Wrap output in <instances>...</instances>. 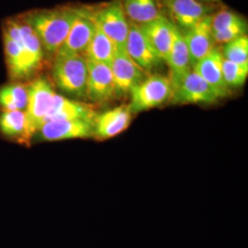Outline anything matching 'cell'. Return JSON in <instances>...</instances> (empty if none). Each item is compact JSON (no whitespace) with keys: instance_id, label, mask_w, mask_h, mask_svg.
Returning a JSON list of instances; mask_svg holds the SVG:
<instances>
[{"instance_id":"cell-25","label":"cell","mask_w":248,"mask_h":248,"mask_svg":"<svg viewBox=\"0 0 248 248\" xmlns=\"http://www.w3.org/2000/svg\"><path fill=\"white\" fill-rule=\"evenodd\" d=\"M223 58L248 68V37L243 35L224 45Z\"/></svg>"},{"instance_id":"cell-23","label":"cell","mask_w":248,"mask_h":248,"mask_svg":"<svg viewBox=\"0 0 248 248\" xmlns=\"http://www.w3.org/2000/svg\"><path fill=\"white\" fill-rule=\"evenodd\" d=\"M4 47L10 76L16 79L31 77L27 69L24 54L19 44L4 34Z\"/></svg>"},{"instance_id":"cell-9","label":"cell","mask_w":248,"mask_h":248,"mask_svg":"<svg viewBox=\"0 0 248 248\" xmlns=\"http://www.w3.org/2000/svg\"><path fill=\"white\" fill-rule=\"evenodd\" d=\"M96 30L97 25L92 17L91 9L78 8L77 18L68 35L57 53L83 55Z\"/></svg>"},{"instance_id":"cell-3","label":"cell","mask_w":248,"mask_h":248,"mask_svg":"<svg viewBox=\"0 0 248 248\" xmlns=\"http://www.w3.org/2000/svg\"><path fill=\"white\" fill-rule=\"evenodd\" d=\"M130 108L133 113H139L160 107L170 101L172 85L169 78L155 74L136 85L130 91Z\"/></svg>"},{"instance_id":"cell-17","label":"cell","mask_w":248,"mask_h":248,"mask_svg":"<svg viewBox=\"0 0 248 248\" xmlns=\"http://www.w3.org/2000/svg\"><path fill=\"white\" fill-rule=\"evenodd\" d=\"M140 26L155 52L165 62L171 51L177 27L164 15Z\"/></svg>"},{"instance_id":"cell-14","label":"cell","mask_w":248,"mask_h":248,"mask_svg":"<svg viewBox=\"0 0 248 248\" xmlns=\"http://www.w3.org/2000/svg\"><path fill=\"white\" fill-rule=\"evenodd\" d=\"M181 32L186 42L191 66L193 67L196 62L211 53L215 47L212 30V15L201 19L195 25L186 29L184 31H181Z\"/></svg>"},{"instance_id":"cell-6","label":"cell","mask_w":248,"mask_h":248,"mask_svg":"<svg viewBox=\"0 0 248 248\" xmlns=\"http://www.w3.org/2000/svg\"><path fill=\"white\" fill-rule=\"evenodd\" d=\"M173 104H213L220 98L193 69L180 78L170 81Z\"/></svg>"},{"instance_id":"cell-21","label":"cell","mask_w":248,"mask_h":248,"mask_svg":"<svg viewBox=\"0 0 248 248\" xmlns=\"http://www.w3.org/2000/svg\"><path fill=\"white\" fill-rule=\"evenodd\" d=\"M116 50L117 48L112 41L97 28L83 55L90 61L109 65L114 57Z\"/></svg>"},{"instance_id":"cell-10","label":"cell","mask_w":248,"mask_h":248,"mask_svg":"<svg viewBox=\"0 0 248 248\" xmlns=\"http://www.w3.org/2000/svg\"><path fill=\"white\" fill-rule=\"evenodd\" d=\"M87 60L88 81L86 97L96 103H105L115 98V86L110 66Z\"/></svg>"},{"instance_id":"cell-26","label":"cell","mask_w":248,"mask_h":248,"mask_svg":"<svg viewBox=\"0 0 248 248\" xmlns=\"http://www.w3.org/2000/svg\"><path fill=\"white\" fill-rule=\"evenodd\" d=\"M222 68L223 79L229 89L240 88L246 83L248 76V67H244L223 58Z\"/></svg>"},{"instance_id":"cell-12","label":"cell","mask_w":248,"mask_h":248,"mask_svg":"<svg viewBox=\"0 0 248 248\" xmlns=\"http://www.w3.org/2000/svg\"><path fill=\"white\" fill-rule=\"evenodd\" d=\"M162 6L167 9L170 21L180 31L195 25L213 10L212 6L197 0H162Z\"/></svg>"},{"instance_id":"cell-27","label":"cell","mask_w":248,"mask_h":248,"mask_svg":"<svg viewBox=\"0 0 248 248\" xmlns=\"http://www.w3.org/2000/svg\"><path fill=\"white\" fill-rule=\"evenodd\" d=\"M247 31L248 23L244 18L239 22L223 30L222 31L213 33V40L215 45H226L241 36L247 35Z\"/></svg>"},{"instance_id":"cell-24","label":"cell","mask_w":248,"mask_h":248,"mask_svg":"<svg viewBox=\"0 0 248 248\" xmlns=\"http://www.w3.org/2000/svg\"><path fill=\"white\" fill-rule=\"evenodd\" d=\"M28 103V88L14 84L0 89V106L5 110H25Z\"/></svg>"},{"instance_id":"cell-29","label":"cell","mask_w":248,"mask_h":248,"mask_svg":"<svg viewBox=\"0 0 248 248\" xmlns=\"http://www.w3.org/2000/svg\"><path fill=\"white\" fill-rule=\"evenodd\" d=\"M197 1H200V2H202V3H217V2H220V0H197Z\"/></svg>"},{"instance_id":"cell-1","label":"cell","mask_w":248,"mask_h":248,"mask_svg":"<svg viewBox=\"0 0 248 248\" xmlns=\"http://www.w3.org/2000/svg\"><path fill=\"white\" fill-rule=\"evenodd\" d=\"M78 8H61L36 11L27 15L25 22L38 36L47 53L58 52L65 41Z\"/></svg>"},{"instance_id":"cell-15","label":"cell","mask_w":248,"mask_h":248,"mask_svg":"<svg viewBox=\"0 0 248 248\" xmlns=\"http://www.w3.org/2000/svg\"><path fill=\"white\" fill-rule=\"evenodd\" d=\"M222 49L215 46L211 53L196 62L192 67V69L208 83L219 98L228 97L231 94L230 89L225 84L222 76Z\"/></svg>"},{"instance_id":"cell-20","label":"cell","mask_w":248,"mask_h":248,"mask_svg":"<svg viewBox=\"0 0 248 248\" xmlns=\"http://www.w3.org/2000/svg\"><path fill=\"white\" fill-rule=\"evenodd\" d=\"M129 21L142 25L163 15L162 0H122Z\"/></svg>"},{"instance_id":"cell-5","label":"cell","mask_w":248,"mask_h":248,"mask_svg":"<svg viewBox=\"0 0 248 248\" xmlns=\"http://www.w3.org/2000/svg\"><path fill=\"white\" fill-rule=\"evenodd\" d=\"M91 14L98 30L112 41L117 49L125 50L130 21L124 12L122 0H114L91 9Z\"/></svg>"},{"instance_id":"cell-8","label":"cell","mask_w":248,"mask_h":248,"mask_svg":"<svg viewBox=\"0 0 248 248\" xmlns=\"http://www.w3.org/2000/svg\"><path fill=\"white\" fill-rule=\"evenodd\" d=\"M109 66L114 80L116 97L118 98L130 94L133 88L147 78V72L134 62L125 50H116Z\"/></svg>"},{"instance_id":"cell-7","label":"cell","mask_w":248,"mask_h":248,"mask_svg":"<svg viewBox=\"0 0 248 248\" xmlns=\"http://www.w3.org/2000/svg\"><path fill=\"white\" fill-rule=\"evenodd\" d=\"M4 34L19 44L24 54L27 69L31 76L40 67L44 58V48L34 31L26 22L10 20L4 28Z\"/></svg>"},{"instance_id":"cell-22","label":"cell","mask_w":248,"mask_h":248,"mask_svg":"<svg viewBox=\"0 0 248 248\" xmlns=\"http://www.w3.org/2000/svg\"><path fill=\"white\" fill-rule=\"evenodd\" d=\"M0 132L10 139L27 141L24 110H4L0 114Z\"/></svg>"},{"instance_id":"cell-11","label":"cell","mask_w":248,"mask_h":248,"mask_svg":"<svg viewBox=\"0 0 248 248\" xmlns=\"http://www.w3.org/2000/svg\"><path fill=\"white\" fill-rule=\"evenodd\" d=\"M125 51L134 62L147 73L163 62L143 33L141 26L132 21H130Z\"/></svg>"},{"instance_id":"cell-4","label":"cell","mask_w":248,"mask_h":248,"mask_svg":"<svg viewBox=\"0 0 248 248\" xmlns=\"http://www.w3.org/2000/svg\"><path fill=\"white\" fill-rule=\"evenodd\" d=\"M54 92L50 82L45 78H38L28 88V103L24 110L26 116V140L37 133L45 124V118L48 115L53 98Z\"/></svg>"},{"instance_id":"cell-13","label":"cell","mask_w":248,"mask_h":248,"mask_svg":"<svg viewBox=\"0 0 248 248\" xmlns=\"http://www.w3.org/2000/svg\"><path fill=\"white\" fill-rule=\"evenodd\" d=\"M44 141H63L94 136V122L84 120L53 121L44 124L37 132Z\"/></svg>"},{"instance_id":"cell-28","label":"cell","mask_w":248,"mask_h":248,"mask_svg":"<svg viewBox=\"0 0 248 248\" xmlns=\"http://www.w3.org/2000/svg\"><path fill=\"white\" fill-rule=\"evenodd\" d=\"M244 18L239 16L238 14L227 10L222 9L221 11L217 12L216 14L212 15V30L213 33L222 31L223 30L232 26L233 24L241 21Z\"/></svg>"},{"instance_id":"cell-16","label":"cell","mask_w":248,"mask_h":248,"mask_svg":"<svg viewBox=\"0 0 248 248\" xmlns=\"http://www.w3.org/2000/svg\"><path fill=\"white\" fill-rule=\"evenodd\" d=\"M133 112L129 105H122L96 116L94 136L98 140H108L124 132L131 124Z\"/></svg>"},{"instance_id":"cell-19","label":"cell","mask_w":248,"mask_h":248,"mask_svg":"<svg viewBox=\"0 0 248 248\" xmlns=\"http://www.w3.org/2000/svg\"><path fill=\"white\" fill-rule=\"evenodd\" d=\"M165 62L168 63L170 70V81L178 79L192 70L189 52L183 34L178 28H176L173 45Z\"/></svg>"},{"instance_id":"cell-2","label":"cell","mask_w":248,"mask_h":248,"mask_svg":"<svg viewBox=\"0 0 248 248\" xmlns=\"http://www.w3.org/2000/svg\"><path fill=\"white\" fill-rule=\"evenodd\" d=\"M52 73L56 87L63 93L77 98L86 97L88 67L84 55L55 53Z\"/></svg>"},{"instance_id":"cell-18","label":"cell","mask_w":248,"mask_h":248,"mask_svg":"<svg viewBox=\"0 0 248 248\" xmlns=\"http://www.w3.org/2000/svg\"><path fill=\"white\" fill-rule=\"evenodd\" d=\"M96 116L97 114L94 109L88 105L56 94L53 98L52 108L45 118V124L63 120H84L94 122Z\"/></svg>"}]
</instances>
